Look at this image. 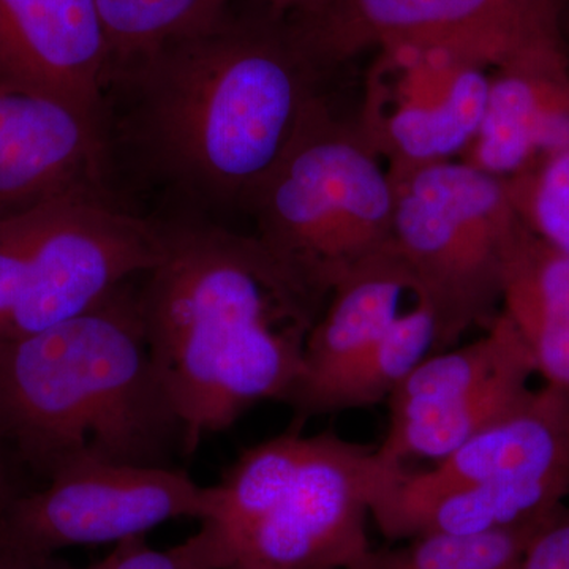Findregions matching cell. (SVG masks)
<instances>
[{
	"label": "cell",
	"mask_w": 569,
	"mask_h": 569,
	"mask_svg": "<svg viewBox=\"0 0 569 569\" xmlns=\"http://www.w3.org/2000/svg\"><path fill=\"white\" fill-rule=\"evenodd\" d=\"M162 230V257L138 298L190 456L257 403H288L326 299L257 236L197 223Z\"/></svg>",
	"instance_id": "cell-1"
},
{
	"label": "cell",
	"mask_w": 569,
	"mask_h": 569,
	"mask_svg": "<svg viewBox=\"0 0 569 569\" xmlns=\"http://www.w3.org/2000/svg\"><path fill=\"white\" fill-rule=\"evenodd\" d=\"M293 31L220 18L119 73L157 170L212 203L252 206L318 97Z\"/></svg>",
	"instance_id": "cell-2"
},
{
	"label": "cell",
	"mask_w": 569,
	"mask_h": 569,
	"mask_svg": "<svg viewBox=\"0 0 569 569\" xmlns=\"http://www.w3.org/2000/svg\"><path fill=\"white\" fill-rule=\"evenodd\" d=\"M0 440L40 485L82 463L176 467L186 456L133 280L81 316L0 342Z\"/></svg>",
	"instance_id": "cell-3"
},
{
	"label": "cell",
	"mask_w": 569,
	"mask_h": 569,
	"mask_svg": "<svg viewBox=\"0 0 569 569\" xmlns=\"http://www.w3.org/2000/svg\"><path fill=\"white\" fill-rule=\"evenodd\" d=\"M257 238L318 295L392 249L395 183L388 163L355 123L323 100L252 204Z\"/></svg>",
	"instance_id": "cell-4"
},
{
	"label": "cell",
	"mask_w": 569,
	"mask_h": 569,
	"mask_svg": "<svg viewBox=\"0 0 569 569\" xmlns=\"http://www.w3.org/2000/svg\"><path fill=\"white\" fill-rule=\"evenodd\" d=\"M395 183L392 250L449 350L500 313L501 269L520 220L507 179L462 160L389 168Z\"/></svg>",
	"instance_id": "cell-5"
},
{
	"label": "cell",
	"mask_w": 569,
	"mask_h": 569,
	"mask_svg": "<svg viewBox=\"0 0 569 569\" xmlns=\"http://www.w3.org/2000/svg\"><path fill=\"white\" fill-rule=\"evenodd\" d=\"M291 29L316 66L397 47L445 51L490 73L569 63L560 0H331Z\"/></svg>",
	"instance_id": "cell-6"
},
{
	"label": "cell",
	"mask_w": 569,
	"mask_h": 569,
	"mask_svg": "<svg viewBox=\"0 0 569 569\" xmlns=\"http://www.w3.org/2000/svg\"><path fill=\"white\" fill-rule=\"evenodd\" d=\"M403 463L380 448L323 432L309 437L305 458L272 508L222 550L234 563L348 569L370 549L367 519Z\"/></svg>",
	"instance_id": "cell-7"
},
{
	"label": "cell",
	"mask_w": 569,
	"mask_h": 569,
	"mask_svg": "<svg viewBox=\"0 0 569 569\" xmlns=\"http://www.w3.org/2000/svg\"><path fill=\"white\" fill-rule=\"evenodd\" d=\"M213 486L176 467L88 463L26 493L0 520V552L56 556L80 546L119 545L174 519L211 516Z\"/></svg>",
	"instance_id": "cell-8"
},
{
	"label": "cell",
	"mask_w": 569,
	"mask_h": 569,
	"mask_svg": "<svg viewBox=\"0 0 569 569\" xmlns=\"http://www.w3.org/2000/svg\"><path fill=\"white\" fill-rule=\"evenodd\" d=\"M489 82L490 71L445 51L385 48L356 126L389 168L452 160L477 133Z\"/></svg>",
	"instance_id": "cell-9"
},
{
	"label": "cell",
	"mask_w": 569,
	"mask_h": 569,
	"mask_svg": "<svg viewBox=\"0 0 569 569\" xmlns=\"http://www.w3.org/2000/svg\"><path fill=\"white\" fill-rule=\"evenodd\" d=\"M102 114L0 77V220L80 192H99Z\"/></svg>",
	"instance_id": "cell-10"
},
{
	"label": "cell",
	"mask_w": 569,
	"mask_h": 569,
	"mask_svg": "<svg viewBox=\"0 0 569 569\" xmlns=\"http://www.w3.org/2000/svg\"><path fill=\"white\" fill-rule=\"evenodd\" d=\"M481 482H535L569 488V392L550 385L527 396L437 466L408 471L373 503H411L443 490Z\"/></svg>",
	"instance_id": "cell-11"
},
{
	"label": "cell",
	"mask_w": 569,
	"mask_h": 569,
	"mask_svg": "<svg viewBox=\"0 0 569 569\" xmlns=\"http://www.w3.org/2000/svg\"><path fill=\"white\" fill-rule=\"evenodd\" d=\"M0 77L102 114L110 51L97 0H0Z\"/></svg>",
	"instance_id": "cell-12"
},
{
	"label": "cell",
	"mask_w": 569,
	"mask_h": 569,
	"mask_svg": "<svg viewBox=\"0 0 569 569\" xmlns=\"http://www.w3.org/2000/svg\"><path fill=\"white\" fill-rule=\"evenodd\" d=\"M569 146V63L490 73L488 100L459 160L511 179Z\"/></svg>",
	"instance_id": "cell-13"
},
{
	"label": "cell",
	"mask_w": 569,
	"mask_h": 569,
	"mask_svg": "<svg viewBox=\"0 0 569 569\" xmlns=\"http://www.w3.org/2000/svg\"><path fill=\"white\" fill-rule=\"evenodd\" d=\"M415 295L413 277L392 249L348 272L329 291L307 336L301 377L288 406L293 410L301 406L365 353L406 310V299Z\"/></svg>",
	"instance_id": "cell-14"
},
{
	"label": "cell",
	"mask_w": 569,
	"mask_h": 569,
	"mask_svg": "<svg viewBox=\"0 0 569 569\" xmlns=\"http://www.w3.org/2000/svg\"><path fill=\"white\" fill-rule=\"evenodd\" d=\"M500 312L529 350L537 376L569 392V254L523 223L501 269Z\"/></svg>",
	"instance_id": "cell-15"
},
{
	"label": "cell",
	"mask_w": 569,
	"mask_h": 569,
	"mask_svg": "<svg viewBox=\"0 0 569 569\" xmlns=\"http://www.w3.org/2000/svg\"><path fill=\"white\" fill-rule=\"evenodd\" d=\"M436 350V320L422 299L407 307L365 353L295 408L298 425L318 415L373 407Z\"/></svg>",
	"instance_id": "cell-16"
},
{
	"label": "cell",
	"mask_w": 569,
	"mask_h": 569,
	"mask_svg": "<svg viewBox=\"0 0 569 569\" xmlns=\"http://www.w3.org/2000/svg\"><path fill=\"white\" fill-rule=\"evenodd\" d=\"M526 361H531L529 350L511 321L500 312L473 342L426 358L389 396L388 422L403 421L455 402Z\"/></svg>",
	"instance_id": "cell-17"
},
{
	"label": "cell",
	"mask_w": 569,
	"mask_h": 569,
	"mask_svg": "<svg viewBox=\"0 0 569 569\" xmlns=\"http://www.w3.org/2000/svg\"><path fill=\"white\" fill-rule=\"evenodd\" d=\"M535 376L533 362H520L455 402L388 422L387 437L378 448L400 463L410 458L438 462L518 406L530 391Z\"/></svg>",
	"instance_id": "cell-18"
},
{
	"label": "cell",
	"mask_w": 569,
	"mask_h": 569,
	"mask_svg": "<svg viewBox=\"0 0 569 569\" xmlns=\"http://www.w3.org/2000/svg\"><path fill=\"white\" fill-rule=\"evenodd\" d=\"M299 427L247 449L213 486L216 501L201 527L211 535L220 565L224 546L263 518L295 478L309 445Z\"/></svg>",
	"instance_id": "cell-19"
},
{
	"label": "cell",
	"mask_w": 569,
	"mask_h": 569,
	"mask_svg": "<svg viewBox=\"0 0 569 569\" xmlns=\"http://www.w3.org/2000/svg\"><path fill=\"white\" fill-rule=\"evenodd\" d=\"M108 51L110 82L163 48L211 28L227 0H97Z\"/></svg>",
	"instance_id": "cell-20"
},
{
	"label": "cell",
	"mask_w": 569,
	"mask_h": 569,
	"mask_svg": "<svg viewBox=\"0 0 569 569\" xmlns=\"http://www.w3.org/2000/svg\"><path fill=\"white\" fill-rule=\"evenodd\" d=\"M538 526L479 535H426L402 548L367 550L348 569H516Z\"/></svg>",
	"instance_id": "cell-21"
},
{
	"label": "cell",
	"mask_w": 569,
	"mask_h": 569,
	"mask_svg": "<svg viewBox=\"0 0 569 569\" xmlns=\"http://www.w3.org/2000/svg\"><path fill=\"white\" fill-rule=\"evenodd\" d=\"M507 182L522 223L569 254V146Z\"/></svg>",
	"instance_id": "cell-22"
},
{
	"label": "cell",
	"mask_w": 569,
	"mask_h": 569,
	"mask_svg": "<svg viewBox=\"0 0 569 569\" xmlns=\"http://www.w3.org/2000/svg\"><path fill=\"white\" fill-rule=\"evenodd\" d=\"M89 569H222L208 531L201 527L193 537L167 550L151 549L144 539L119 542L110 556Z\"/></svg>",
	"instance_id": "cell-23"
},
{
	"label": "cell",
	"mask_w": 569,
	"mask_h": 569,
	"mask_svg": "<svg viewBox=\"0 0 569 569\" xmlns=\"http://www.w3.org/2000/svg\"><path fill=\"white\" fill-rule=\"evenodd\" d=\"M516 569H569L568 501L539 527Z\"/></svg>",
	"instance_id": "cell-24"
},
{
	"label": "cell",
	"mask_w": 569,
	"mask_h": 569,
	"mask_svg": "<svg viewBox=\"0 0 569 569\" xmlns=\"http://www.w3.org/2000/svg\"><path fill=\"white\" fill-rule=\"evenodd\" d=\"M41 486L43 485L37 481L17 452L6 441L0 440V520L13 507L14 501Z\"/></svg>",
	"instance_id": "cell-25"
},
{
	"label": "cell",
	"mask_w": 569,
	"mask_h": 569,
	"mask_svg": "<svg viewBox=\"0 0 569 569\" xmlns=\"http://www.w3.org/2000/svg\"><path fill=\"white\" fill-rule=\"evenodd\" d=\"M0 569H74L54 556H26V553L0 552Z\"/></svg>",
	"instance_id": "cell-26"
},
{
	"label": "cell",
	"mask_w": 569,
	"mask_h": 569,
	"mask_svg": "<svg viewBox=\"0 0 569 569\" xmlns=\"http://www.w3.org/2000/svg\"><path fill=\"white\" fill-rule=\"evenodd\" d=\"M261 2L269 3L274 9L295 10L301 17V14L312 13V11L321 9L331 0H261Z\"/></svg>",
	"instance_id": "cell-27"
},
{
	"label": "cell",
	"mask_w": 569,
	"mask_h": 569,
	"mask_svg": "<svg viewBox=\"0 0 569 569\" xmlns=\"http://www.w3.org/2000/svg\"><path fill=\"white\" fill-rule=\"evenodd\" d=\"M560 31L569 61V0H560Z\"/></svg>",
	"instance_id": "cell-28"
},
{
	"label": "cell",
	"mask_w": 569,
	"mask_h": 569,
	"mask_svg": "<svg viewBox=\"0 0 569 569\" xmlns=\"http://www.w3.org/2000/svg\"><path fill=\"white\" fill-rule=\"evenodd\" d=\"M227 569H307V568H284V567H271V565L260 563H234Z\"/></svg>",
	"instance_id": "cell-29"
}]
</instances>
